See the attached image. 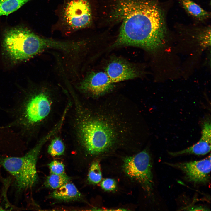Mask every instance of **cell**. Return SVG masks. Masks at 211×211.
Wrapping results in <instances>:
<instances>
[{
	"label": "cell",
	"mask_w": 211,
	"mask_h": 211,
	"mask_svg": "<svg viewBox=\"0 0 211 211\" xmlns=\"http://www.w3.org/2000/svg\"><path fill=\"white\" fill-rule=\"evenodd\" d=\"M90 0H65L58 13V26L66 35L89 27L93 13Z\"/></svg>",
	"instance_id": "6"
},
{
	"label": "cell",
	"mask_w": 211,
	"mask_h": 211,
	"mask_svg": "<svg viewBox=\"0 0 211 211\" xmlns=\"http://www.w3.org/2000/svg\"><path fill=\"white\" fill-rule=\"evenodd\" d=\"M211 125L210 119L205 120L202 124L201 138L197 143L182 150L169 152V154L176 156L187 154L204 155L208 153L211 150Z\"/></svg>",
	"instance_id": "11"
},
{
	"label": "cell",
	"mask_w": 211,
	"mask_h": 211,
	"mask_svg": "<svg viewBox=\"0 0 211 211\" xmlns=\"http://www.w3.org/2000/svg\"><path fill=\"white\" fill-rule=\"evenodd\" d=\"M76 87L81 93L96 97L110 91L114 85L105 72H92L80 80Z\"/></svg>",
	"instance_id": "8"
},
{
	"label": "cell",
	"mask_w": 211,
	"mask_h": 211,
	"mask_svg": "<svg viewBox=\"0 0 211 211\" xmlns=\"http://www.w3.org/2000/svg\"><path fill=\"white\" fill-rule=\"evenodd\" d=\"M59 130L58 127L55 126L22 156H0V165L12 176L18 192L30 189L37 183L38 176L36 165L40 152L46 142Z\"/></svg>",
	"instance_id": "4"
},
{
	"label": "cell",
	"mask_w": 211,
	"mask_h": 211,
	"mask_svg": "<svg viewBox=\"0 0 211 211\" xmlns=\"http://www.w3.org/2000/svg\"><path fill=\"white\" fill-rule=\"evenodd\" d=\"M103 20L118 24L113 47L132 46L155 51L163 45L167 28L164 10L158 0H102Z\"/></svg>",
	"instance_id": "1"
},
{
	"label": "cell",
	"mask_w": 211,
	"mask_h": 211,
	"mask_svg": "<svg viewBox=\"0 0 211 211\" xmlns=\"http://www.w3.org/2000/svg\"><path fill=\"white\" fill-rule=\"evenodd\" d=\"M50 197L59 200L70 201L81 199L82 195L75 186L69 181L54 190Z\"/></svg>",
	"instance_id": "12"
},
{
	"label": "cell",
	"mask_w": 211,
	"mask_h": 211,
	"mask_svg": "<svg viewBox=\"0 0 211 211\" xmlns=\"http://www.w3.org/2000/svg\"><path fill=\"white\" fill-rule=\"evenodd\" d=\"M101 186L104 190L111 191L116 189L117 184L115 181L114 179L107 178L102 181L101 183Z\"/></svg>",
	"instance_id": "19"
},
{
	"label": "cell",
	"mask_w": 211,
	"mask_h": 211,
	"mask_svg": "<svg viewBox=\"0 0 211 211\" xmlns=\"http://www.w3.org/2000/svg\"><path fill=\"white\" fill-rule=\"evenodd\" d=\"M31 0H0V16H8Z\"/></svg>",
	"instance_id": "14"
},
{
	"label": "cell",
	"mask_w": 211,
	"mask_h": 211,
	"mask_svg": "<svg viewBox=\"0 0 211 211\" xmlns=\"http://www.w3.org/2000/svg\"><path fill=\"white\" fill-rule=\"evenodd\" d=\"M65 150V146L62 139L59 137H56L51 142L47 152L51 156H56L63 154Z\"/></svg>",
	"instance_id": "17"
},
{
	"label": "cell",
	"mask_w": 211,
	"mask_h": 211,
	"mask_svg": "<svg viewBox=\"0 0 211 211\" xmlns=\"http://www.w3.org/2000/svg\"><path fill=\"white\" fill-rule=\"evenodd\" d=\"M51 173L56 174H62L65 173L64 164L59 161L54 160L48 164Z\"/></svg>",
	"instance_id": "18"
},
{
	"label": "cell",
	"mask_w": 211,
	"mask_h": 211,
	"mask_svg": "<svg viewBox=\"0 0 211 211\" xmlns=\"http://www.w3.org/2000/svg\"><path fill=\"white\" fill-rule=\"evenodd\" d=\"M187 13L193 17L203 21L209 18L210 13L201 8L191 0H178Z\"/></svg>",
	"instance_id": "13"
},
{
	"label": "cell",
	"mask_w": 211,
	"mask_h": 211,
	"mask_svg": "<svg viewBox=\"0 0 211 211\" xmlns=\"http://www.w3.org/2000/svg\"><path fill=\"white\" fill-rule=\"evenodd\" d=\"M44 85L32 89L16 101L9 112L12 121L7 125L16 132L26 142L32 138L52 111V92Z\"/></svg>",
	"instance_id": "2"
},
{
	"label": "cell",
	"mask_w": 211,
	"mask_h": 211,
	"mask_svg": "<svg viewBox=\"0 0 211 211\" xmlns=\"http://www.w3.org/2000/svg\"><path fill=\"white\" fill-rule=\"evenodd\" d=\"M105 72L114 83L138 77L141 74L136 67L120 59H115L109 62Z\"/></svg>",
	"instance_id": "10"
},
{
	"label": "cell",
	"mask_w": 211,
	"mask_h": 211,
	"mask_svg": "<svg viewBox=\"0 0 211 211\" xmlns=\"http://www.w3.org/2000/svg\"><path fill=\"white\" fill-rule=\"evenodd\" d=\"M152 167L151 157L145 150L124 159L123 168L125 173L139 183L149 194L152 193L154 185Z\"/></svg>",
	"instance_id": "7"
},
{
	"label": "cell",
	"mask_w": 211,
	"mask_h": 211,
	"mask_svg": "<svg viewBox=\"0 0 211 211\" xmlns=\"http://www.w3.org/2000/svg\"><path fill=\"white\" fill-rule=\"evenodd\" d=\"M76 110V134L82 147L92 155L109 150L115 139V133L111 125L106 121L87 113L78 103Z\"/></svg>",
	"instance_id": "3"
},
{
	"label": "cell",
	"mask_w": 211,
	"mask_h": 211,
	"mask_svg": "<svg viewBox=\"0 0 211 211\" xmlns=\"http://www.w3.org/2000/svg\"><path fill=\"white\" fill-rule=\"evenodd\" d=\"M6 130L4 126H0V143L3 142L6 138Z\"/></svg>",
	"instance_id": "20"
},
{
	"label": "cell",
	"mask_w": 211,
	"mask_h": 211,
	"mask_svg": "<svg viewBox=\"0 0 211 211\" xmlns=\"http://www.w3.org/2000/svg\"><path fill=\"white\" fill-rule=\"evenodd\" d=\"M43 37L28 28L18 26L6 30L4 35L3 46L12 60H26L43 52Z\"/></svg>",
	"instance_id": "5"
},
{
	"label": "cell",
	"mask_w": 211,
	"mask_h": 211,
	"mask_svg": "<svg viewBox=\"0 0 211 211\" xmlns=\"http://www.w3.org/2000/svg\"><path fill=\"white\" fill-rule=\"evenodd\" d=\"M70 178L65 173L62 174L51 173L47 177L44 183L45 186L55 190L70 181Z\"/></svg>",
	"instance_id": "15"
},
{
	"label": "cell",
	"mask_w": 211,
	"mask_h": 211,
	"mask_svg": "<svg viewBox=\"0 0 211 211\" xmlns=\"http://www.w3.org/2000/svg\"><path fill=\"white\" fill-rule=\"evenodd\" d=\"M167 164L180 169L185 174L188 181L195 184H205L210 179L211 155L199 161L175 163H166Z\"/></svg>",
	"instance_id": "9"
},
{
	"label": "cell",
	"mask_w": 211,
	"mask_h": 211,
	"mask_svg": "<svg viewBox=\"0 0 211 211\" xmlns=\"http://www.w3.org/2000/svg\"><path fill=\"white\" fill-rule=\"evenodd\" d=\"M102 179V174L100 165L98 161L92 163L89 169L87 180L91 184H96L100 183Z\"/></svg>",
	"instance_id": "16"
}]
</instances>
